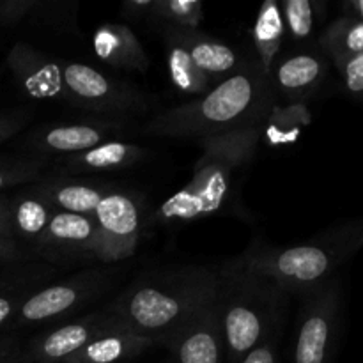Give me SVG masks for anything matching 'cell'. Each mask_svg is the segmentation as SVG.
I'll return each instance as SVG.
<instances>
[{"mask_svg":"<svg viewBox=\"0 0 363 363\" xmlns=\"http://www.w3.org/2000/svg\"><path fill=\"white\" fill-rule=\"evenodd\" d=\"M344 16L363 21V0H347V2H344Z\"/></svg>","mask_w":363,"mask_h":363,"instance_id":"37","label":"cell"},{"mask_svg":"<svg viewBox=\"0 0 363 363\" xmlns=\"http://www.w3.org/2000/svg\"><path fill=\"white\" fill-rule=\"evenodd\" d=\"M126 272L123 266L103 264L74 273L66 280L48 284L21 305L9 332L62 325L67 318L116 289L126 277Z\"/></svg>","mask_w":363,"mask_h":363,"instance_id":"6","label":"cell"},{"mask_svg":"<svg viewBox=\"0 0 363 363\" xmlns=\"http://www.w3.org/2000/svg\"><path fill=\"white\" fill-rule=\"evenodd\" d=\"M286 305L287 294L240 257L216 268V308L227 362L240 363L282 326Z\"/></svg>","mask_w":363,"mask_h":363,"instance_id":"5","label":"cell"},{"mask_svg":"<svg viewBox=\"0 0 363 363\" xmlns=\"http://www.w3.org/2000/svg\"><path fill=\"white\" fill-rule=\"evenodd\" d=\"M64 103L98 117H121L145 113L155 108L152 96L138 91L96 67L62 60Z\"/></svg>","mask_w":363,"mask_h":363,"instance_id":"7","label":"cell"},{"mask_svg":"<svg viewBox=\"0 0 363 363\" xmlns=\"http://www.w3.org/2000/svg\"><path fill=\"white\" fill-rule=\"evenodd\" d=\"M284 35H286V25H284L282 9L275 0L264 2L259 9L257 20L252 28V39H254L255 52H257V62L266 73H269L282 48Z\"/></svg>","mask_w":363,"mask_h":363,"instance_id":"23","label":"cell"},{"mask_svg":"<svg viewBox=\"0 0 363 363\" xmlns=\"http://www.w3.org/2000/svg\"><path fill=\"white\" fill-rule=\"evenodd\" d=\"M162 38L165 43L167 62H169V73L174 85L184 94L199 96V98L208 94L213 89L211 80L197 69L186 50L179 43L174 41L169 35H162Z\"/></svg>","mask_w":363,"mask_h":363,"instance_id":"24","label":"cell"},{"mask_svg":"<svg viewBox=\"0 0 363 363\" xmlns=\"http://www.w3.org/2000/svg\"><path fill=\"white\" fill-rule=\"evenodd\" d=\"M35 261L55 268L78 264H105L103 241L92 216L53 213L45 238L35 248Z\"/></svg>","mask_w":363,"mask_h":363,"instance_id":"11","label":"cell"},{"mask_svg":"<svg viewBox=\"0 0 363 363\" xmlns=\"http://www.w3.org/2000/svg\"><path fill=\"white\" fill-rule=\"evenodd\" d=\"M156 344L149 337L137 335L126 326H119L96 337L66 363H121L138 357Z\"/></svg>","mask_w":363,"mask_h":363,"instance_id":"22","label":"cell"},{"mask_svg":"<svg viewBox=\"0 0 363 363\" xmlns=\"http://www.w3.org/2000/svg\"><path fill=\"white\" fill-rule=\"evenodd\" d=\"M163 346L172 351L177 363H223L225 344L220 328L216 294Z\"/></svg>","mask_w":363,"mask_h":363,"instance_id":"14","label":"cell"},{"mask_svg":"<svg viewBox=\"0 0 363 363\" xmlns=\"http://www.w3.org/2000/svg\"><path fill=\"white\" fill-rule=\"evenodd\" d=\"M92 218L101 234L105 264L133 257L147 225L140 195L116 184L101 199Z\"/></svg>","mask_w":363,"mask_h":363,"instance_id":"10","label":"cell"},{"mask_svg":"<svg viewBox=\"0 0 363 363\" xmlns=\"http://www.w3.org/2000/svg\"><path fill=\"white\" fill-rule=\"evenodd\" d=\"M55 209L32 186L9 195V225L13 240L35 257V248L45 238Z\"/></svg>","mask_w":363,"mask_h":363,"instance_id":"20","label":"cell"},{"mask_svg":"<svg viewBox=\"0 0 363 363\" xmlns=\"http://www.w3.org/2000/svg\"><path fill=\"white\" fill-rule=\"evenodd\" d=\"M149 156V151L142 145L128 140H113L99 144L89 151L55 160L60 174L82 176V174L116 172L140 163Z\"/></svg>","mask_w":363,"mask_h":363,"instance_id":"19","label":"cell"},{"mask_svg":"<svg viewBox=\"0 0 363 363\" xmlns=\"http://www.w3.org/2000/svg\"><path fill=\"white\" fill-rule=\"evenodd\" d=\"M363 247V218L347 220L312 240L291 247L252 243L240 255L252 272L277 284L287 296L321 289Z\"/></svg>","mask_w":363,"mask_h":363,"instance_id":"4","label":"cell"},{"mask_svg":"<svg viewBox=\"0 0 363 363\" xmlns=\"http://www.w3.org/2000/svg\"><path fill=\"white\" fill-rule=\"evenodd\" d=\"M273 103V85L257 60L225 80L208 94L152 116L138 135L177 140H204L252 126H264Z\"/></svg>","mask_w":363,"mask_h":363,"instance_id":"1","label":"cell"},{"mask_svg":"<svg viewBox=\"0 0 363 363\" xmlns=\"http://www.w3.org/2000/svg\"><path fill=\"white\" fill-rule=\"evenodd\" d=\"M319 45L335 64L363 53V21L347 16L339 18L323 32Z\"/></svg>","mask_w":363,"mask_h":363,"instance_id":"25","label":"cell"},{"mask_svg":"<svg viewBox=\"0 0 363 363\" xmlns=\"http://www.w3.org/2000/svg\"><path fill=\"white\" fill-rule=\"evenodd\" d=\"M121 11L126 18L137 21H152L155 0H128L121 6Z\"/></svg>","mask_w":363,"mask_h":363,"instance_id":"35","label":"cell"},{"mask_svg":"<svg viewBox=\"0 0 363 363\" xmlns=\"http://www.w3.org/2000/svg\"><path fill=\"white\" fill-rule=\"evenodd\" d=\"M301 298L293 363H332L340 330V280Z\"/></svg>","mask_w":363,"mask_h":363,"instance_id":"9","label":"cell"},{"mask_svg":"<svg viewBox=\"0 0 363 363\" xmlns=\"http://www.w3.org/2000/svg\"><path fill=\"white\" fill-rule=\"evenodd\" d=\"M34 117V110L28 106L0 110V144L20 135Z\"/></svg>","mask_w":363,"mask_h":363,"instance_id":"30","label":"cell"},{"mask_svg":"<svg viewBox=\"0 0 363 363\" xmlns=\"http://www.w3.org/2000/svg\"><path fill=\"white\" fill-rule=\"evenodd\" d=\"M282 335V326L273 330L272 335L250 351L240 363H279V342Z\"/></svg>","mask_w":363,"mask_h":363,"instance_id":"32","label":"cell"},{"mask_svg":"<svg viewBox=\"0 0 363 363\" xmlns=\"http://www.w3.org/2000/svg\"><path fill=\"white\" fill-rule=\"evenodd\" d=\"M160 30H162V35H169L186 50L191 62L211 80V84H218L233 77L248 62L233 46L204 32L177 30V28H160Z\"/></svg>","mask_w":363,"mask_h":363,"instance_id":"16","label":"cell"},{"mask_svg":"<svg viewBox=\"0 0 363 363\" xmlns=\"http://www.w3.org/2000/svg\"><path fill=\"white\" fill-rule=\"evenodd\" d=\"M48 160L34 156H0V194L2 190L20 184H32L43 177Z\"/></svg>","mask_w":363,"mask_h":363,"instance_id":"27","label":"cell"},{"mask_svg":"<svg viewBox=\"0 0 363 363\" xmlns=\"http://www.w3.org/2000/svg\"><path fill=\"white\" fill-rule=\"evenodd\" d=\"M14 363H28V360H27V357H25V353H23V357L20 358V360H16Z\"/></svg>","mask_w":363,"mask_h":363,"instance_id":"38","label":"cell"},{"mask_svg":"<svg viewBox=\"0 0 363 363\" xmlns=\"http://www.w3.org/2000/svg\"><path fill=\"white\" fill-rule=\"evenodd\" d=\"M35 257L30 250L20 245L18 241L9 240V238L0 236V266L25 264V262H34Z\"/></svg>","mask_w":363,"mask_h":363,"instance_id":"33","label":"cell"},{"mask_svg":"<svg viewBox=\"0 0 363 363\" xmlns=\"http://www.w3.org/2000/svg\"><path fill=\"white\" fill-rule=\"evenodd\" d=\"M0 236L13 240L9 225V195L0 194Z\"/></svg>","mask_w":363,"mask_h":363,"instance_id":"36","label":"cell"},{"mask_svg":"<svg viewBox=\"0 0 363 363\" xmlns=\"http://www.w3.org/2000/svg\"><path fill=\"white\" fill-rule=\"evenodd\" d=\"M59 272V268L48 262L34 261L7 266L0 273V333L9 332L21 305L39 289L52 284Z\"/></svg>","mask_w":363,"mask_h":363,"instance_id":"17","label":"cell"},{"mask_svg":"<svg viewBox=\"0 0 363 363\" xmlns=\"http://www.w3.org/2000/svg\"><path fill=\"white\" fill-rule=\"evenodd\" d=\"M284 25L289 35L296 41H305L314 32L315 4L312 0H286L280 6Z\"/></svg>","mask_w":363,"mask_h":363,"instance_id":"28","label":"cell"},{"mask_svg":"<svg viewBox=\"0 0 363 363\" xmlns=\"http://www.w3.org/2000/svg\"><path fill=\"white\" fill-rule=\"evenodd\" d=\"M25 353L23 342L18 332L0 333V363H14Z\"/></svg>","mask_w":363,"mask_h":363,"instance_id":"34","label":"cell"},{"mask_svg":"<svg viewBox=\"0 0 363 363\" xmlns=\"http://www.w3.org/2000/svg\"><path fill=\"white\" fill-rule=\"evenodd\" d=\"M117 183H110V181L59 174V176H43L30 186L55 211L94 216V211L101 199Z\"/></svg>","mask_w":363,"mask_h":363,"instance_id":"15","label":"cell"},{"mask_svg":"<svg viewBox=\"0 0 363 363\" xmlns=\"http://www.w3.org/2000/svg\"><path fill=\"white\" fill-rule=\"evenodd\" d=\"M92 48L99 60L117 69L145 73L151 64L140 39L123 23H105L96 28Z\"/></svg>","mask_w":363,"mask_h":363,"instance_id":"21","label":"cell"},{"mask_svg":"<svg viewBox=\"0 0 363 363\" xmlns=\"http://www.w3.org/2000/svg\"><path fill=\"white\" fill-rule=\"evenodd\" d=\"M328 73L325 57L314 52H298L277 59L269 71L273 91H279L284 98L300 103L314 94Z\"/></svg>","mask_w":363,"mask_h":363,"instance_id":"18","label":"cell"},{"mask_svg":"<svg viewBox=\"0 0 363 363\" xmlns=\"http://www.w3.org/2000/svg\"><path fill=\"white\" fill-rule=\"evenodd\" d=\"M39 0H0V28H11L32 20Z\"/></svg>","mask_w":363,"mask_h":363,"instance_id":"29","label":"cell"},{"mask_svg":"<svg viewBox=\"0 0 363 363\" xmlns=\"http://www.w3.org/2000/svg\"><path fill=\"white\" fill-rule=\"evenodd\" d=\"M138 133L128 119L121 117H85L73 123H45L28 130L18 142L27 156L59 160L89 151L99 144L126 140Z\"/></svg>","mask_w":363,"mask_h":363,"instance_id":"8","label":"cell"},{"mask_svg":"<svg viewBox=\"0 0 363 363\" xmlns=\"http://www.w3.org/2000/svg\"><path fill=\"white\" fill-rule=\"evenodd\" d=\"M119 326L124 325L103 307L34 337L25 347V357L28 363H66L96 337Z\"/></svg>","mask_w":363,"mask_h":363,"instance_id":"12","label":"cell"},{"mask_svg":"<svg viewBox=\"0 0 363 363\" xmlns=\"http://www.w3.org/2000/svg\"><path fill=\"white\" fill-rule=\"evenodd\" d=\"M6 64L18 87L28 98L64 103L62 60L39 52L28 43L18 41L7 53Z\"/></svg>","mask_w":363,"mask_h":363,"instance_id":"13","label":"cell"},{"mask_svg":"<svg viewBox=\"0 0 363 363\" xmlns=\"http://www.w3.org/2000/svg\"><path fill=\"white\" fill-rule=\"evenodd\" d=\"M204 20V6L199 0H155L152 23L160 28L197 30Z\"/></svg>","mask_w":363,"mask_h":363,"instance_id":"26","label":"cell"},{"mask_svg":"<svg viewBox=\"0 0 363 363\" xmlns=\"http://www.w3.org/2000/svg\"><path fill=\"white\" fill-rule=\"evenodd\" d=\"M216 294V268L183 266L145 273L106 305L128 330L165 344Z\"/></svg>","mask_w":363,"mask_h":363,"instance_id":"3","label":"cell"},{"mask_svg":"<svg viewBox=\"0 0 363 363\" xmlns=\"http://www.w3.org/2000/svg\"><path fill=\"white\" fill-rule=\"evenodd\" d=\"M262 128L252 126L199 140L202 155L194 176L156 209L152 222L174 227L211 216H243L247 211L241 208V174L254 160Z\"/></svg>","mask_w":363,"mask_h":363,"instance_id":"2","label":"cell"},{"mask_svg":"<svg viewBox=\"0 0 363 363\" xmlns=\"http://www.w3.org/2000/svg\"><path fill=\"white\" fill-rule=\"evenodd\" d=\"M337 67L344 78L346 91L354 98H363V53L340 60Z\"/></svg>","mask_w":363,"mask_h":363,"instance_id":"31","label":"cell"}]
</instances>
